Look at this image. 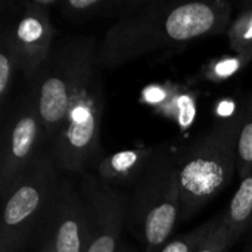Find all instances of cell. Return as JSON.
I'll return each instance as SVG.
<instances>
[{
    "instance_id": "obj_1",
    "label": "cell",
    "mask_w": 252,
    "mask_h": 252,
    "mask_svg": "<svg viewBox=\"0 0 252 252\" xmlns=\"http://www.w3.org/2000/svg\"><path fill=\"white\" fill-rule=\"evenodd\" d=\"M230 15L232 4L223 0L146 1L105 32L97 43V68L106 71L157 52H177L193 40L227 32Z\"/></svg>"
},
{
    "instance_id": "obj_2",
    "label": "cell",
    "mask_w": 252,
    "mask_h": 252,
    "mask_svg": "<svg viewBox=\"0 0 252 252\" xmlns=\"http://www.w3.org/2000/svg\"><path fill=\"white\" fill-rule=\"evenodd\" d=\"M241 112L230 114L179 151L180 221L193 217L232 182L238 165Z\"/></svg>"
},
{
    "instance_id": "obj_3",
    "label": "cell",
    "mask_w": 252,
    "mask_h": 252,
    "mask_svg": "<svg viewBox=\"0 0 252 252\" xmlns=\"http://www.w3.org/2000/svg\"><path fill=\"white\" fill-rule=\"evenodd\" d=\"M97 43L92 35H69L55 40L47 59L30 81V92L37 103L47 149L65 121L83 75L96 61Z\"/></svg>"
},
{
    "instance_id": "obj_4",
    "label": "cell",
    "mask_w": 252,
    "mask_h": 252,
    "mask_svg": "<svg viewBox=\"0 0 252 252\" xmlns=\"http://www.w3.org/2000/svg\"><path fill=\"white\" fill-rule=\"evenodd\" d=\"M128 223L146 252H158L180 221L179 151L158 146L149 168L133 188Z\"/></svg>"
},
{
    "instance_id": "obj_5",
    "label": "cell",
    "mask_w": 252,
    "mask_h": 252,
    "mask_svg": "<svg viewBox=\"0 0 252 252\" xmlns=\"http://www.w3.org/2000/svg\"><path fill=\"white\" fill-rule=\"evenodd\" d=\"M105 89L96 61L83 75L65 121L49 151L61 171L84 174L96 170L105 154L100 145V123Z\"/></svg>"
},
{
    "instance_id": "obj_6",
    "label": "cell",
    "mask_w": 252,
    "mask_h": 252,
    "mask_svg": "<svg viewBox=\"0 0 252 252\" xmlns=\"http://www.w3.org/2000/svg\"><path fill=\"white\" fill-rule=\"evenodd\" d=\"M49 149L43 151L3 198L0 251L18 252L40 227L61 180Z\"/></svg>"
},
{
    "instance_id": "obj_7",
    "label": "cell",
    "mask_w": 252,
    "mask_h": 252,
    "mask_svg": "<svg viewBox=\"0 0 252 252\" xmlns=\"http://www.w3.org/2000/svg\"><path fill=\"white\" fill-rule=\"evenodd\" d=\"M41 118L34 96H21L6 121L0 151V190L1 196L25 173V170L47 148Z\"/></svg>"
},
{
    "instance_id": "obj_8",
    "label": "cell",
    "mask_w": 252,
    "mask_h": 252,
    "mask_svg": "<svg viewBox=\"0 0 252 252\" xmlns=\"http://www.w3.org/2000/svg\"><path fill=\"white\" fill-rule=\"evenodd\" d=\"M37 233L50 239L55 252H87L89 250L92 241L90 210L78 182L71 176L61 177Z\"/></svg>"
},
{
    "instance_id": "obj_9",
    "label": "cell",
    "mask_w": 252,
    "mask_h": 252,
    "mask_svg": "<svg viewBox=\"0 0 252 252\" xmlns=\"http://www.w3.org/2000/svg\"><path fill=\"white\" fill-rule=\"evenodd\" d=\"M77 182L90 210L92 241L87 252H117L128 219L130 199L93 171L80 174Z\"/></svg>"
},
{
    "instance_id": "obj_10",
    "label": "cell",
    "mask_w": 252,
    "mask_h": 252,
    "mask_svg": "<svg viewBox=\"0 0 252 252\" xmlns=\"http://www.w3.org/2000/svg\"><path fill=\"white\" fill-rule=\"evenodd\" d=\"M56 4L55 0L25 1L13 21L3 30L16 52L19 71L24 72L28 81L34 78L44 63L55 43L56 31L49 6Z\"/></svg>"
},
{
    "instance_id": "obj_11",
    "label": "cell",
    "mask_w": 252,
    "mask_h": 252,
    "mask_svg": "<svg viewBox=\"0 0 252 252\" xmlns=\"http://www.w3.org/2000/svg\"><path fill=\"white\" fill-rule=\"evenodd\" d=\"M157 152L158 146L127 149L105 155L94 173L106 185H111L118 189H133L149 168Z\"/></svg>"
},
{
    "instance_id": "obj_12",
    "label": "cell",
    "mask_w": 252,
    "mask_h": 252,
    "mask_svg": "<svg viewBox=\"0 0 252 252\" xmlns=\"http://www.w3.org/2000/svg\"><path fill=\"white\" fill-rule=\"evenodd\" d=\"M148 0H66L59 3L61 13L72 22L90 19H123L136 13Z\"/></svg>"
},
{
    "instance_id": "obj_13",
    "label": "cell",
    "mask_w": 252,
    "mask_h": 252,
    "mask_svg": "<svg viewBox=\"0 0 252 252\" xmlns=\"http://www.w3.org/2000/svg\"><path fill=\"white\" fill-rule=\"evenodd\" d=\"M224 214V221L229 232L239 239L252 227V173L241 180L238 190L230 199Z\"/></svg>"
},
{
    "instance_id": "obj_14",
    "label": "cell",
    "mask_w": 252,
    "mask_h": 252,
    "mask_svg": "<svg viewBox=\"0 0 252 252\" xmlns=\"http://www.w3.org/2000/svg\"><path fill=\"white\" fill-rule=\"evenodd\" d=\"M241 126L238 133V165L236 174L241 180L252 173V94H250L239 109Z\"/></svg>"
},
{
    "instance_id": "obj_15",
    "label": "cell",
    "mask_w": 252,
    "mask_h": 252,
    "mask_svg": "<svg viewBox=\"0 0 252 252\" xmlns=\"http://www.w3.org/2000/svg\"><path fill=\"white\" fill-rule=\"evenodd\" d=\"M227 37L232 50L245 59H252V3L232 21Z\"/></svg>"
},
{
    "instance_id": "obj_16",
    "label": "cell",
    "mask_w": 252,
    "mask_h": 252,
    "mask_svg": "<svg viewBox=\"0 0 252 252\" xmlns=\"http://www.w3.org/2000/svg\"><path fill=\"white\" fill-rule=\"evenodd\" d=\"M223 219H224V214L221 213L216 219L204 223L202 226L193 229L192 232L177 236L174 239H170L158 252H196L199 250V247L207 241V238L219 227Z\"/></svg>"
},
{
    "instance_id": "obj_17",
    "label": "cell",
    "mask_w": 252,
    "mask_h": 252,
    "mask_svg": "<svg viewBox=\"0 0 252 252\" xmlns=\"http://www.w3.org/2000/svg\"><path fill=\"white\" fill-rule=\"evenodd\" d=\"M16 71H19V62L16 52L7 38V35L0 32V100L4 105L9 90L12 87Z\"/></svg>"
},
{
    "instance_id": "obj_18",
    "label": "cell",
    "mask_w": 252,
    "mask_h": 252,
    "mask_svg": "<svg viewBox=\"0 0 252 252\" xmlns=\"http://www.w3.org/2000/svg\"><path fill=\"white\" fill-rule=\"evenodd\" d=\"M236 241L238 239L229 232L226 221L223 219L219 227L207 238V241L199 247L196 252H226Z\"/></svg>"
},
{
    "instance_id": "obj_19",
    "label": "cell",
    "mask_w": 252,
    "mask_h": 252,
    "mask_svg": "<svg viewBox=\"0 0 252 252\" xmlns=\"http://www.w3.org/2000/svg\"><path fill=\"white\" fill-rule=\"evenodd\" d=\"M40 236V245H38V250L37 252H55L53 248V244L50 242V239L44 235H38Z\"/></svg>"
},
{
    "instance_id": "obj_20",
    "label": "cell",
    "mask_w": 252,
    "mask_h": 252,
    "mask_svg": "<svg viewBox=\"0 0 252 252\" xmlns=\"http://www.w3.org/2000/svg\"><path fill=\"white\" fill-rule=\"evenodd\" d=\"M117 252H131V251L128 250V247H126V245H121V247H120V250H118Z\"/></svg>"
},
{
    "instance_id": "obj_21",
    "label": "cell",
    "mask_w": 252,
    "mask_h": 252,
    "mask_svg": "<svg viewBox=\"0 0 252 252\" xmlns=\"http://www.w3.org/2000/svg\"><path fill=\"white\" fill-rule=\"evenodd\" d=\"M244 252H252V242L248 245V247H247V248H245V251Z\"/></svg>"
},
{
    "instance_id": "obj_22",
    "label": "cell",
    "mask_w": 252,
    "mask_h": 252,
    "mask_svg": "<svg viewBox=\"0 0 252 252\" xmlns=\"http://www.w3.org/2000/svg\"><path fill=\"white\" fill-rule=\"evenodd\" d=\"M0 252H6V251H0Z\"/></svg>"
}]
</instances>
